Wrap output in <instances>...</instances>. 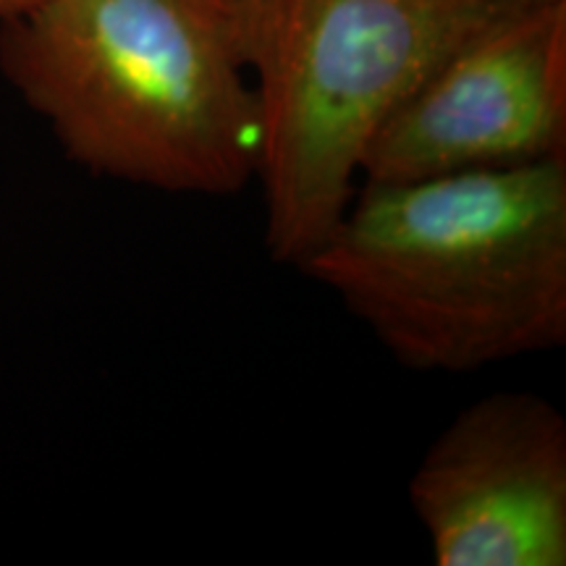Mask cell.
I'll return each mask as SVG.
<instances>
[{
	"label": "cell",
	"mask_w": 566,
	"mask_h": 566,
	"mask_svg": "<svg viewBox=\"0 0 566 566\" xmlns=\"http://www.w3.org/2000/svg\"><path fill=\"white\" fill-rule=\"evenodd\" d=\"M401 365L472 373L566 344V158L365 181L300 265Z\"/></svg>",
	"instance_id": "1"
},
{
	"label": "cell",
	"mask_w": 566,
	"mask_h": 566,
	"mask_svg": "<svg viewBox=\"0 0 566 566\" xmlns=\"http://www.w3.org/2000/svg\"><path fill=\"white\" fill-rule=\"evenodd\" d=\"M0 74L92 174L212 197L258 179V95L189 0H51L0 21Z\"/></svg>",
	"instance_id": "2"
},
{
	"label": "cell",
	"mask_w": 566,
	"mask_h": 566,
	"mask_svg": "<svg viewBox=\"0 0 566 566\" xmlns=\"http://www.w3.org/2000/svg\"><path fill=\"white\" fill-rule=\"evenodd\" d=\"M520 0H252L265 247L300 268L357 192L367 145L459 42Z\"/></svg>",
	"instance_id": "3"
},
{
	"label": "cell",
	"mask_w": 566,
	"mask_h": 566,
	"mask_svg": "<svg viewBox=\"0 0 566 566\" xmlns=\"http://www.w3.org/2000/svg\"><path fill=\"white\" fill-rule=\"evenodd\" d=\"M554 158H566V0H520L388 116L359 179L401 184Z\"/></svg>",
	"instance_id": "4"
},
{
	"label": "cell",
	"mask_w": 566,
	"mask_h": 566,
	"mask_svg": "<svg viewBox=\"0 0 566 566\" xmlns=\"http://www.w3.org/2000/svg\"><path fill=\"white\" fill-rule=\"evenodd\" d=\"M409 501L438 566H564V415L527 391L475 401L424 451Z\"/></svg>",
	"instance_id": "5"
},
{
	"label": "cell",
	"mask_w": 566,
	"mask_h": 566,
	"mask_svg": "<svg viewBox=\"0 0 566 566\" xmlns=\"http://www.w3.org/2000/svg\"><path fill=\"white\" fill-rule=\"evenodd\" d=\"M189 3H195L212 24L221 27L239 55V42H242L247 19H250L252 0H189Z\"/></svg>",
	"instance_id": "6"
},
{
	"label": "cell",
	"mask_w": 566,
	"mask_h": 566,
	"mask_svg": "<svg viewBox=\"0 0 566 566\" xmlns=\"http://www.w3.org/2000/svg\"><path fill=\"white\" fill-rule=\"evenodd\" d=\"M45 3H51V0H0V21L19 19L24 13L38 11Z\"/></svg>",
	"instance_id": "7"
},
{
	"label": "cell",
	"mask_w": 566,
	"mask_h": 566,
	"mask_svg": "<svg viewBox=\"0 0 566 566\" xmlns=\"http://www.w3.org/2000/svg\"><path fill=\"white\" fill-rule=\"evenodd\" d=\"M525 3H551V0H525Z\"/></svg>",
	"instance_id": "8"
}]
</instances>
